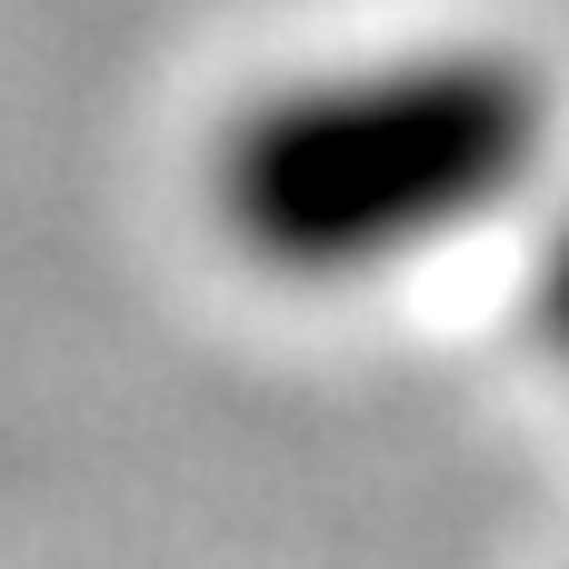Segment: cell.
Here are the masks:
<instances>
[{"label": "cell", "instance_id": "obj_2", "mask_svg": "<svg viewBox=\"0 0 569 569\" xmlns=\"http://www.w3.org/2000/svg\"><path fill=\"white\" fill-rule=\"evenodd\" d=\"M510 310H520V340L540 350V370L569 380V170L510 230Z\"/></svg>", "mask_w": 569, "mask_h": 569}, {"label": "cell", "instance_id": "obj_1", "mask_svg": "<svg viewBox=\"0 0 569 569\" xmlns=\"http://www.w3.org/2000/svg\"><path fill=\"white\" fill-rule=\"evenodd\" d=\"M569 170L560 80L500 30H380L250 80L200 160V230L290 300L420 280L460 250H510Z\"/></svg>", "mask_w": 569, "mask_h": 569}]
</instances>
